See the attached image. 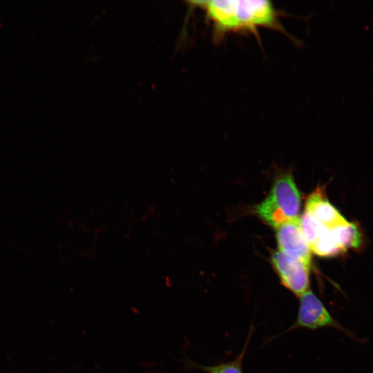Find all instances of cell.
<instances>
[{
    "mask_svg": "<svg viewBox=\"0 0 373 373\" xmlns=\"http://www.w3.org/2000/svg\"><path fill=\"white\" fill-rule=\"evenodd\" d=\"M212 24L215 37L229 33L251 32L258 28L284 30L280 12L267 0H210L197 1Z\"/></svg>",
    "mask_w": 373,
    "mask_h": 373,
    "instance_id": "obj_1",
    "label": "cell"
},
{
    "mask_svg": "<svg viewBox=\"0 0 373 373\" xmlns=\"http://www.w3.org/2000/svg\"><path fill=\"white\" fill-rule=\"evenodd\" d=\"M300 196L292 175L282 173L274 182L267 197L255 207V212L275 229L298 218Z\"/></svg>",
    "mask_w": 373,
    "mask_h": 373,
    "instance_id": "obj_2",
    "label": "cell"
},
{
    "mask_svg": "<svg viewBox=\"0 0 373 373\" xmlns=\"http://www.w3.org/2000/svg\"><path fill=\"white\" fill-rule=\"evenodd\" d=\"M305 211L328 229L347 222L329 202L322 188H318L308 196Z\"/></svg>",
    "mask_w": 373,
    "mask_h": 373,
    "instance_id": "obj_6",
    "label": "cell"
},
{
    "mask_svg": "<svg viewBox=\"0 0 373 373\" xmlns=\"http://www.w3.org/2000/svg\"><path fill=\"white\" fill-rule=\"evenodd\" d=\"M280 251L311 266V249L301 229L300 218L287 221L276 228Z\"/></svg>",
    "mask_w": 373,
    "mask_h": 373,
    "instance_id": "obj_5",
    "label": "cell"
},
{
    "mask_svg": "<svg viewBox=\"0 0 373 373\" xmlns=\"http://www.w3.org/2000/svg\"><path fill=\"white\" fill-rule=\"evenodd\" d=\"M271 260L281 284L296 296L309 289L310 267L280 251L272 254Z\"/></svg>",
    "mask_w": 373,
    "mask_h": 373,
    "instance_id": "obj_4",
    "label": "cell"
},
{
    "mask_svg": "<svg viewBox=\"0 0 373 373\" xmlns=\"http://www.w3.org/2000/svg\"><path fill=\"white\" fill-rule=\"evenodd\" d=\"M299 298V305L296 318L288 332L305 328L318 329L324 327L341 329V325L334 318L323 302L310 289Z\"/></svg>",
    "mask_w": 373,
    "mask_h": 373,
    "instance_id": "obj_3",
    "label": "cell"
},
{
    "mask_svg": "<svg viewBox=\"0 0 373 373\" xmlns=\"http://www.w3.org/2000/svg\"><path fill=\"white\" fill-rule=\"evenodd\" d=\"M329 229L333 240L344 252L360 247L361 234L354 223L347 221Z\"/></svg>",
    "mask_w": 373,
    "mask_h": 373,
    "instance_id": "obj_7",
    "label": "cell"
},
{
    "mask_svg": "<svg viewBox=\"0 0 373 373\" xmlns=\"http://www.w3.org/2000/svg\"><path fill=\"white\" fill-rule=\"evenodd\" d=\"M300 222L302 231L309 247L329 229L306 211L300 218Z\"/></svg>",
    "mask_w": 373,
    "mask_h": 373,
    "instance_id": "obj_8",
    "label": "cell"
},
{
    "mask_svg": "<svg viewBox=\"0 0 373 373\" xmlns=\"http://www.w3.org/2000/svg\"><path fill=\"white\" fill-rule=\"evenodd\" d=\"M315 254L322 257L337 256L345 253L333 240L329 229L310 246Z\"/></svg>",
    "mask_w": 373,
    "mask_h": 373,
    "instance_id": "obj_10",
    "label": "cell"
},
{
    "mask_svg": "<svg viewBox=\"0 0 373 373\" xmlns=\"http://www.w3.org/2000/svg\"><path fill=\"white\" fill-rule=\"evenodd\" d=\"M251 334L247 338L242 352L232 361L212 366L196 365L207 373H242V363Z\"/></svg>",
    "mask_w": 373,
    "mask_h": 373,
    "instance_id": "obj_9",
    "label": "cell"
}]
</instances>
